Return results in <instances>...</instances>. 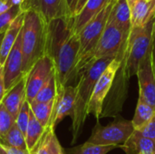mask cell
Returning <instances> with one entry per match:
<instances>
[{"label": "cell", "instance_id": "1", "mask_svg": "<svg viewBox=\"0 0 155 154\" xmlns=\"http://www.w3.org/2000/svg\"><path fill=\"white\" fill-rule=\"evenodd\" d=\"M80 49L79 34L73 28V17L52 20L47 25L46 54L54 63L57 90L74 79V68Z\"/></svg>", "mask_w": 155, "mask_h": 154}, {"label": "cell", "instance_id": "2", "mask_svg": "<svg viewBox=\"0 0 155 154\" xmlns=\"http://www.w3.org/2000/svg\"><path fill=\"white\" fill-rule=\"evenodd\" d=\"M47 25L48 23L34 10L25 11L22 27L24 75L28 73L36 61L46 54Z\"/></svg>", "mask_w": 155, "mask_h": 154}, {"label": "cell", "instance_id": "3", "mask_svg": "<svg viewBox=\"0 0 155 154\" xmlns=\"http://www.w3.org/2000/svg\"><path fill=\"white\" fill-rule=\"evenodd\" d=\"M119 55V54H118ZM117 55V56H118ZM106 56L96 61L92 66L80 74L78 84L75 85V103L73 115V143H74L84 123L87 114L88 104L94 92L96 82L106 67L117 57Z\"/></svg>", "mask_w": 155, "mask_h": 154}, {"label": "cell", "instance_id": "4", "mask_svg": "<svg viewBox=\"0 0 155 154\" xmlns=\"http://www.w3.org/2000/svg\"><path fill=\"white\" fill-rule=\"evenodd\" d=\"M114 2L115 0L91 20L79 33L80 49L74 68V77L80 76L84 71L89 68L91 60L104 33Z\"/></svg>", "mask_w": 155, "mask_h": 154}, {"label": "cell", "instance_id": "5", "mask_svg": "<svg viewBox=\"0 0 155 154\" xmlns=\"http://www.w3.org/2000/svg\"><path fill=\"white\" fill-rule=\"evenodd\" d=\"M154 19L143 27L132 28L126 42L123 64L126 78L136 75L139 65L150 53Z\"/></svg>", "mask_w": 155, "mask_h": 154}, {"label": "cell", "instance_id": "6", "mask_svg": "<svg viewBox=\"0 0 155 154\" xmlns=\"http://www.w3.org/2000/svg\"><path fill=\"white\" fill-rule=\"evenodd\" d=\"M134 132L132 121L128 120L118 119L104 127L97 123L87 143L94 145L118 147L119 145H124Z\"/></svg>", "mask_w": 155, "mask_h": 154}, {"label": "cell", "instance_id": "7", "mask_svg": "<svg viewBox=\"0 0 155 154\" xmlns=\"http://www.w3.org/2000/svg\"><path fill=\"white\" fill-rule=\"evenodd\" d=\"M124 50L125 48L106 67V69L103 72V74L99 77L94 88V92H93V94L91 96V99L88 104L87 114L88 115L93 114L97 120H99L103 113L104 100L109 91L111 90L114 78L116 76V74L121 67L122 60L124 54Z\"/></svg>", "mask_w": 155, "mask_h": 154}, {"label": "cell", "instance_id": "8", "mask_svg": "<svg viewBox=\"0 0 155 154\" xmlns=\"http://www.w3.org/2000/svg\"><path fill=\"white\" fill-rule=\"evenodd\" d=\"M128 36L129 34H125L112 19L108 18L89 67L101 58L117 56L125 48Z\"/></svg>", "mask_w": 155, "mask_h": 154}, {"label": "cell", "instance_id": "9", "mask_svg": "<svg viewBox=\"0 0 155 154\" xmlns=\"http://www.w3.org/2000/svg\"><path fill=\"white\" fill-rule=\"evenodd\" d=\"M54 73V63L47 54L36 61L30 68L25 74V97L29 103L35 100L37 93L50 79Z\"/></svg>", "mask_w": 155, "mask_h": 154}, {"label": "cell", "instance_id": "10", "mask_svg": "<svg viewBox=\"0 0 155 154\" xmlns=\"http://www.w3.org/2000/svg\"><path fill=\"white\" fill-rule=\"evenodd\" d=\"M24 11L34 10L46 23L62 17H72L67 0H25L21 5Z\"/></svg>", "mask_w": 155, "mask_h": 154}, {"label": "cell", "instance_id": "11", "mask_svg": "<svg viewBox=\"0 0 155 154\" xmlns=\"http://www.w3.org/2000/svg\"><path fill=\"white\" fill-rule=\"evenodd\" d=\"M4 80L5 92L16 84L25 75L23 74L22 30L12 47L4 65Z\"/></svg>", "mask_w": 155, "mask_h": 154}, {"label": "cell", "instance_id": "12", "mask_svg": "<svg viewBox=\"0 0 155 154\" xmlns=\"http://www.w3.org/2000/svg\"><path fill=\"white\" fill-rule=\"evenodd\" d=\"M75 95V86L67 85L62 89L57 90V95L54 99L53 113L47 127H52L54 129L65 116H71L73 118Z\"/></svg>", "mask_w": 155, "mask_h": 154}, {"label": "cell", "instance_id": "13", "mask_svg": "<svg viewBox=\"0 0 155 154\" xmlns=\"http://www.w3.org/2000/svg\"><path fill=\"white\" fill-rule=\"evenodd\" d=\"M136 75L139 83V98L155 109V76L151 51L141 62Z\"/></svg>", "mask_w": 155, "mask_h": 154}, {"label": "cell", "instance_id": "14", "mask_svg": "<svg viewBox=\"0 0 155 154\" xmlns=\"http://www.w3.org/2000/svg\"><path fill=\"white\" fill-rule=\"evenodd\" d=\"M114 0H87L81 12L73 17L74 31L79 34L83 28L106 8Z\"/></svg>", "mask_w": 155, "mask_h": 154}, {"label": "cell", "instance_id": "15", "mask_svg": "<svg viewBox=\"0 0 155 154\" xmlns=\"http://www.w3.org/2000/svg\"><path fill=\"white\" fill-rule=\"evenodd\" d=\"M25 97V75L11 89L5 92L2 103L15 120L19 113Z\"/></svg>", "mask_w": 155, "mask_h": 154}, {"label": "cell", "instance_id": "16", "mask_svg": "<svg viewBox=\"0 0 155 154\" xmlns=\"http://www.w3.org/2000/svg\"><path fill=\"white\" fill-rule=\"evenodd\" d=\"M132 28L143 27L155 18V0H137L131 8Z\"/></svg>", "mask_w": 155, "mask_h": 154}, {"label": "cell", "instance_id": "17", "mask_svg": "<svg viewBox=\"0 0 155 154\" xmlns=\"http://www.w3.org/2000/svg\"><path fill=\"white\" fill-rule=\"evenodd\" d=\"M24 13L20 14L5 31L0 46V64L4 65L12 47L14 46L24 24Z\"/></svg>", "mask_w": 155, "mask_h": 154}, {"label": "cell", "instance_id": "18", "mask_svg": "<svg viewBox=\"0 0 155 154\" xmlns=\"http://www.w3.org/2000/svg\"><path fill=\"white\" fill-rule=\"evenodd\" d=\"M30 154H64L54 128L46 127L43 136Z\"/></svg>", "mask_w": 155, "mask_h": 154}, {"label": "cell", "instance_id": "19", "mask_svg": "<svg viewBox=\"0 0 155 154\" xmlns=\"http://www.w3.org/2000/svg\"><path fill=\"white\" fill-rule=\"evenodd\" d=\"M109 18L112 19L125 34H130L132 29V14L127 0H115Z\"/></svg>", "mask_w": 155, "mask_h": 154}, {"label": "cell", "instance_id": "20", "mask_svg": "<svg viewBox=\"0 0 155 154\" xmlns=\"http://www.w3.org/2000/svg\"><path fill=\"white\" fill-rule=\"evenodd\" d=\"M121 147L127 154H155L154 141L140 135L135 131Z\"/></svg>", "mask_w": 155, "mask_h": 154}, {"label": "cell", "instance_id": "21", "mask_svg": "<svg viewBox=\"0 0 155 154\" xmlns=\"http://www.w3.org/2000/svg\"><path fill=\"white\" fill-rule=\"evenodd\" d=\"M155 117V109L142 99H138L132 123L134 131H140Z\"/></svg>", "mask_w": 155, "mask_h": 154}, {"label": "cell", "instance_id": "22", "mask_svg": "<svg viewBox=\"0 0 155 154\" xmlns=\"http://www.w3.org/2000/svg\"><path fill=\"white\" fill-rule=\"evenodd\" d=\"M45 129L46 128L44 127L35 119V117L34 116V114L31 111L29 123H28V126H27V129L25 132V135L27 150L29 151V152H31L34 150V148L35 147V145L37 144V143L43 136Z\"/></svg>", "mask_w": 155, "mask_h": 154}, {"label": "cell", "instance_id": "23", "mask_svg": "<svg viewBox=\"0 0 155 154\" xmlns=\"http://www.w3.org/2000/svg\"><path fill=\"white\" fill-rule=\"evenodd\" d=\"M0 143L19 150H27L25 137L15 125V123L3 137L0 138Z\"/></svg>", "mask_w": 155, "mask_h": 154}, {"label": "cell", "instance_id": "24", "mask_svg": "<svg viewBox=\"0 0 155 154\" xmlns=\"http://www.w3.org/2000/svg\"><path fill=\"white\" fill-rule=\"evenodd\" d=\"M54 105V100L47 103H31L30 108L35 119L44 126L47 127L50 122Z\"/></svg>", "mask_w": 155, "mask_h": 154}, {"label": "cell", "instance_id": "25", "mask_svg": "<svg viewBox=\"0 0 155 154\" xmlns=\"http://www.w3.org/2000/svg\"><path fill=\"white\" fill-rule=\"evenodd\" d=\"M56 95H57V84H56L55 73H54L53 75L50 77V79L45 83V84L37 93V94L33 102L47 103V102L54 100Z\"/></svg>", "mask_w": 155, "mask_h": 154}, {"label": "cell", "instance_id": "26", "mask_svg": "<svg viewBox=\"0 0 155 154\" xmlns=\"http://www.w3.org/2000/svg\"><path fill=\"white\" fill-rule=\"evenodd\" d=\"M30 115H31V108H30V103L25 100L21 107V110L19 113L17 114L15 118V125L18 127V129L23 133L24 135H25V132L29 123L30 120Z\"/></svg>", "mask_w": 155, "mask_h": 154}, {"label": "cell", "instance_id": "27", "mask_svg": "<svg viewBox=\"0 0 155 154\" xmlns=\"http://www.w3.org/2000/svg\"><path fill=\"white\" fill-rule=\"evenodd\" d=\"M23 12H25L21 6H14L6 13L0 15V33H5L14 20Z\"/></svg>", "mask_w": 155, "mask_h": 154}, {"label": "cell", "instance_id": "28", "mask_svg": "<svg viewBox=\"0 0 155 154\" xmlns=\"http://www.w3.org/2000/svg\"><path fill=\"white\" fill-rule=\"evenodd\" d=\"M114 148H116V146L94 145L86 142L75 150L74 154H106Z\"/></svg>", "mask_w": 155, "mask_h": 154}, {"label": "cell", "instance_id": "29", "mask_svg": "<svg viewBox=\"0 0 155 154\" xmlns=\"http://www.w3.org/2000/svg\"><path fill=\"white\" fill-rule=\"evenodd\" d=\"M15 120L9 113L4 104L0 103V138L3 137L15 124Z\"/></svg>", "mask_w": 155, "mask_h": 154}, {"label": "cell", "instance_id": "30", "mask_svg": "<svg viewBox=\"0 0 155 154\" xmlns=\"http://www.w3.org/2000/svg\"><path fill=\"white\" fill-rule=\"evenodd\" d=\"M135 132L139 133L140 135L149 138L155 142V117L143 129H141L140 131H135Z\"/></svg>", "mask_w": 155, "mask_h": 154}, {"label": "cell", "instance_id": "31", "mask_svg": "<svg viewBox=\"0 0 155 154\" xmlns=\"http://www.w3.org/2000/svg\"><path fill=\"white\" fill-rule=\"evenodd\" d=\"M0 154H30L27 150H19L0 143Z\"/></svg>", "mask_w": 155, "mask_h": 154}, {"label": "cell", "instance_id": "32", "mask_svg": "<svg viewBox=\"0 0 155 154\" xmlns=\"http://www.w3.org/2000/svg\"><path fill=\"white\" fill-rule=\"evenodd\" d=\"M151 58H152V65L155 76V18L153 28V37H152V47H151Z\"/></svg>", "mask_w": 155, "mask_h": 154}, {"label": "cell", "instance_id": "33", "mask_svg": "<svg viewBox=\"0 0 155 154\" xmlns=\"http://www.w3.org/2000/svg\"><path fill=\"white\" fill-rule=\"evenodd\" d=\"M5 93V80H4V67L0 64V103L3 101V98Z\"/></svg>", "mask_w": 155, "mask_h": 154}, {"label": "cell", "instance_id": "34", "mask_svg": "<svg viewBox=\"0 0 155 154\" xmlns=\"http://www.w3.org/2000/svg\"><path fill=\"white\" fill-rule=\"evenodd\" d=\"M14 7L11 0H0V15Z\"/></svg>", "mask_w": 155, "mask_h": 154}, {"label": "cell", "instance_id": "35", "mask_svg": "<svg viewBox=\"0 0 155 154\" xmlns=\"http://www.w3.org/2000/svg\"><path fill=\"white\" fill-rule=\"evenodd\" d=\"M86 1H87V0H78L77 5H76V7H75V10H74V17L75 15H77L81 12V10L83 9V7H84V5H85Z\"/></svg>", "mask_w": 155, "mask_h": 154}, {"label": "cell", "instance_id": "36", "mask_svg": "<svg viewBox=\"0 0 155 154\" xmlns=\"http://www.w3.org/2000/svg\"><path fill=\"white\" fill-rule=\"evenodd\" d=\"M77 2H78V0H67V4H68L69 10H70V12H71L72 17H74V10H75Z\"/></svg>", "mask_w": 155, "mask_h": 154}, {"label": "cell", "instance_id": "37", "mask_svg": "<svg viewBox=\"0 0 155 154\" xmlns=\"http://www.w3.org/2000/svg\"><path fill=\"white\" fill-rule=\"evenodd\" d=\"M11 2L14 6H21L25 2V0H11Z\"/></svg>", "mask_w": 155, "mask_h": 154}, {"label": "cell", "instance_id": "38", "mask_svg": "<svg viewBox=\"0 0 155 154\" xmlns=\"http://www.w3.org/2000/svg\"><path fill=\"white\" fill-rule=\"evenodd\" d=\"M136 1H137V0H127V2H128V4H129V5H130L131 8H132L133 5L136 3Z\"/></svg>", "mask_w": 155, "mask_h": 154}, {"label": "cell", "instance_id": "39", "mask_svg": "<svg viewBox=\"0 0 155 154\" xmlns=\"http://www.w3.org/2000/svg\"><path fill=\"white\" fill-rule=\"evenodd\" d=\"M5 33H0V46H1V43H2V40H3V37H4Z\"/></svg>", "mask_w": 155, "mask_h": 154}]
</instances>
